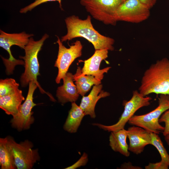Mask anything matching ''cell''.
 <instances>
[{"instance_id": "1", "label": "cell", "mask_w": 169, "mask_h": 169, "mask_svg": "<svg viewBox=\"0 0 169 169\" xmlns=\"http://www.w3.org/2000/svg\"><path fill=\"white\" fill-rule=\"evenodd\" d=\"M65 22L67 32L61 38L62 43L76 38L82 37L90 42L95 50L114 49V39L103 35L96 30L92 23L90 16L88 15L85 19L83 20L73 15L67 17Z\"/></svg>"}, {"instance_id": "2", "label": "cell", "mask_w": 169, "mask_h": 169, "mask_svg": "<svg viewBox=\"0 0 169 169\" xmlns=\"http://www.w3.org/2000/svg\"><path fill=\"white\" fill-rule=\"evenodd\" d=\"M143 96L154 93L169 95V59L158 60L145 72L139 87Z\"/></svg>"}, {"instance_id": "3", "label": "cell", "mask_w": 169, "mask_h": 169, "mask_svg": "<svg viewBox=\"0 0 169 169\" xmlns=\"http://www.w3.org/2000/svg\"><path fill=\"white\" fill-rule=\"evenodd\" d=\"M49 37V35L45 33L38 41L34 40L32 37L30 38L28 43L24 49L25 55L19 57L20 58L24 60L25 68L24 71L21 76L20 82L22 87H25L29 84L30 82L33 81L38 85L42 94H46L52 101L55 102L56 100L52 95L45 91L37 81V76L40 74L38 54L44 42Z\"/></svg>"}, {"instance_id": "4", "label": "cell", "mask_w": 169, "mask_h": 169, "mask_svg": "<svg viewBox=\"0 0 169 169\" xmlns=\"http://www.w3.org/2000/svg\"><path fill=\"white\" fill-rule=\"evenodd\" d=\"M158 99L159 105L155 109L144 115H134L128 123L151 132L158 134L162 133L164 127L160 124L159 120L162 114L169 109V95L160 94Z\"/></svg>"}, {"instance_id": "5", "label": "cell", "mask_w": 169, "mask_h": 169, "mask_svg": "<svg viewBox=\"0 0 169 169\" xmlns=\"http://www.w3.org/2000/svg\"><path fill=\"white\" fill-rule=\"evenodd\" d=\"M124 0H80V4L95 19L104 24L115 25L116 11Z\"/></svg>"}, {"instance_id": "6", "label": "cell", "mask_w": 169, "mask_h": 169, "mask_svg": "<svg viewBox=\"0 0 169 169\" xmlns=\"http://www.w3.org/2000/svg\"><path fill=\"white\" fill-rule=\"evenodd\" d=\"M33 35V34L27 33L24 32L19 33H8L0 30V46L7 51L9 55L8 59L1 56L5 66L7 75L13 74L16 66L24 64L23 60L16 59L13 56L10 50L11 46L15 45L24 49L30 38Z\"/></svg>"}, {"instance_id": "7", "label": "cell", "mask_w": 169, "mask_h": 169, "mask_svg": "<svg viewBox=\"0 0 169 169\" xmlns=\"http://www.w3.org/2000/svg\"><path fill=\"white\" fill-rule=\"evenodd\" d=\"M151 100L150 97L144 96L137 90H135L131 99L124 102V110L117 123L109 125L98 123H94L92 125L108 132L116 131L123 129L136 111L141 107L149 105Z\"/></svg>"}, {"instance_id": "8", "label": "cell", "mask_w": 169, "mask_h": 169, "mask_svg": "<svg viewBox=\"0 0 169 169\" xmlns=\"http://www.w3.org/2000/svg\"><path fill=\"white\" fill-rule=\"evenodd\" d=\"M57 38L56 43L59 45V50L54 66L58 68L55 81L59 84L65 76L71 64L82 55L83 45L80 41L76 40L69 48H67L63 45L59 38L58 36Z\"/></svg>"}, {"instance_id": "9", "label": "cell", "mask_w": 169, "mask_h": 169, "mask_svg": "<svg viewBox=\"0 0 169 169\" xmlns=\"http://www.w3.org/2000/svg\"><path fill=\"white\" fill-rule=\"evenodd\" d=\"M8 137L17 169H32L40 159L38 149H33V143L28 140L18 143L11 137Z\"/></svg>"}, {"instance_id": "10", "label": "cell", "mask_w": 169, "mask_h": 169, "mask_svg": "<svg viewBox=\"0 0 169 169\" xmlns=\"http://www.w3.org/2000/svg\"><path fill=\"white\" fill-rule=\"evenodd\" d=\"M150 9L139 0H125L118 7L115 14L116 21L138 23L147 19Z\"/></svg>"}, {"instance_id": "11", "label": "cell", "mask_w": 169, "mask_h": 169, "mask_svg": "<svg viewBox=\"0 0 169 169\" xmlns=\"http://www.w3.org/2000/svg\"><path fill=\"white\" fill-rule=\"evenodd\" d=\"M28 91L24 103L19 107L18 112L10 120L11 126L18 131L28 129L34 122L33 108L37 104L33 102V94L38 85L33 81L29 84Z\"/></svg>"}, {"instance_id": "12", "label": "cell", "mask_w": 169, "mask_h": 169, "mask_svg": "<svg viewBox=\"0 0 169 169\" xmlns=\"http://www.w3.org/2000/svg\"><path fill=\"white\" fill-rule=\"evenodd\" d=\"M108 50L106 49L95 50L90 58L83 61L84 64L81 69L83 74L93 76L101 81L103 78L104 74L107 73L111 68L108 67L102 69H100L101 62L108 57Z\"/></svg>"}, {"instance_id": "13", "label": "cell", "mask_w": 169, "mask_h": 169, "mask_svg": "<svg viewBox=\"0 0 169 169\" xmlns=\"http://www.w3.org/2000/svg\"><path fill=\"white\" fill-rule=\"evenodd\" d=\"M129 139V150L136 155L143 152L145 147L151 145V132L141 127L133 125L127 130Z\"/></svg>"}, {"instance_id": "14", "label": "cell", "mask_w": 169, "mask_h": 169, "mask_svg": "<svg viewBox=\"0 0 169 169\" xmlns=\"http://www.w3.org/2000/svg\"><path fill=\"white\" fill-rule=\"evenodd\" d=\"M73 77L72 73L67 72L63 79V84L57 88L56 96L58 101L62 104L75 102L78 98L79 95L74 83Z\"/></svg>"}, {"instance_id": "15", "label": "cell", "mask_w": 169, "mask_h": 169, "mask_svg": "<svg viewBox=\"0 0 169 169\" xmlns=\"http://www.w3.org/2000/svg\"><path fill=\"white\" fill-rule=\"evenodd\" d=\"M102 85L100 84L95 85L89 94L87 96H83L79 106L83 111L85 115H89L92 118L96 117L95 108L98 100L110 95L106 91L102 90Z\"/></svg>"}, {"instance_id": "16", "label": "cell", "mask_w": 169, "mask_h": 169, "mask_svg": "<svg viewBox=\"0 0 169 169\" xmlns=\"http://www.w3.org/2000/svg\"><path fill=\"white\" fill-rule=\"evenodd\" d=\"M24 100L22 90L18 89L12 93L0 97V108L7 114L13 116L17 114L19 107Z\"/></svg>"}, {"instance_id": "17", "label": "cell", "mask_w": 169, "mask_h": 169, "mask_svg": "<svg viewBox=\"0 0 169 169\" xmlns=\"http://www.w3.org/2000/svg\"><path fill=\"white\" fill-rule=\"evenodd\" d=\"M127 137V131L124 128L112 131L109 136V145L114 151L128 157L130 155V152L126 141Z\"/></svg>"}, {"instance_id": "18", "label": "cell", "mask_w": 169, "mask_h": 169, "mask_svg": "<svg viewBox=\"0 0 169 169\" xmlns=\"http://www.w3.org/2000/svg\"><path fill=\"white\" fill-rule=\"evenodd\" d=\"M85 115L79 106L75 103H71V107L63 126V129L69 133H76L81 122Z\"/></svg>"}, {"instance_id": "19", "label": "cell", "mask_w": 169, "mask_h": 169, "mask_svg": "<svg viewBox=\"0 0 169 169\" xmlns=\"http://www.w3.org/2000/svg\"><path fill=\"white\" fill-rule=\"evenodd\" d=\"M73 76L74 81H75L78 92L83 96L89 91L92 85L101 83V81L97 79L93 76L83 74L79 66L78 67Z\"/></svg>"}, {"instance_id": "20", "label": "cell", "mask_w": 169, "mask_h": 169, "mask_svg": "<svg viewBox=\"0 0 169 169\" xmlns=\"http://www.w3.org/2000/svg\"><path fill=\"white\" fill-rule=\"evenodd\" d=\"M0 165L1 169H17L8 136L0 138Z\"/></svg>"}, {"instance_id": "21", "label": "cell", "mask_w": 169, "mask_h": 169, "mask_svg": "<svg viewBox=\"0 0 169 169\" xmlns=\"http://www.w3.org/2000/svg\"><path fill=\"white\" fill-rule=\"evenodd\" d=\"M151 145L154 146L158 151L161 160L155 163L154 166L156 169H168L169 167V155L164 147L163 143L158 134L150 133Z\"/></svg>"}, {"instance_id": "22", "label": "cell", "mask_w": 169, "mask_h": 169, "mask_svg": "<svg viewBox=\"0 0 169 169\" xmlns=\"http://www.w3.org/2000/svg\"><path fill=\"white\" fill-rule=\"evenodd\" d=\"M19 84L12 78L0 80V97L12 93L19 88Z\"/></svg>"}, {"instance_id": "23", "label": "cell", "mask_w": 169, "mask_h": 169, "mask_svg": "<svg viewBox=\"0 0 169 169\" xmlns=\"http://www.w3.org/2000/svg\"><path fill=\"white\" fill-rule=\"evenodd\" d=\"M62 0H35L33 3L21 9L19 12L21 13H25L28 11H31L35 7L44 3L49 2L58 1L59 4V7L62 9L61 4Z\"/></svg>"}, {"instance_id": "24", "label": "cell", "mask_w": 169, "mask_h": 169, "mask_svg": "<svg viewBox=\"0 0 169 169\" xmlns=\"http://www.w3.org/2000/svg\"><path fill=\"white\" fill-rule=\"evenodd\" d=\"M159 122H164V129L162 132L164 136L169 134V109L163 113L159 120Z\"/></svg>"}, {"instance_id": "25", "label": "cell", "mask_w": 169, "mask_h": 169, "mask_svg": "<svg viewBox=\"0 0 169 169\" xmlns=\"http://www.w3.org/2000/svg\"><path fill=\"white\" fill-rule=\"evenodd\" d=\"M88 160L87 153L84 152L79 159L73 165L65 168V169H75L81 166H85Z\"/></svg>"}, {"instance_id": "26", "label": "cell", "mask_w": 169, "mask_h": 169, "mask_svg": "<svg viewBox=\"0 0 169 169\" xmlns=\"http://www.w3.org/2000/svg\"><path fill=\"white\" fill-rule=\"evenodd\" d=\"M122 169H142L141 167L137 166H134L131 162H125L122 164L120 168Z\"/></svg>"}, {"instance_id": "27", "label": "cell", "mask_w": 169, "mask_h": 169, "mask_svg": "<svg viewBox=\"0 0 169 169\" xmlns=\"http://www.w3.org/2000/svg\"><path fill=\"white\" fill-rule=\"evenodd\" d=\"M142 4L150 9L156 4L157 0H139Z\"/></svg>"}, {"instance_id": "28", "label": "cell", "mask_w": 169, "mask_h": 169, "mask_svg": "<svg viewBox=\"0 0 169 169\" xmlns=\"http://www.w3.org/2000/svg\"><path fill=\"white\" fill-rule=\"evenodd\" d=\"M164 139L169 146V134L164 136Z\"/></svg>"}, {"instance_id": "29", "label": "cell", "mask_w": 169, "mask_h": 169, "mask_svg": "<svg viewBox=\"0 0 169 169\" xmlns=\"http://www.w3.org/2000/svg\"><path fill=\"white\" fill-rule=\"evenodd\" d=\"M124 0V1L125 0Z\"/></svg>"}]
</instances>
